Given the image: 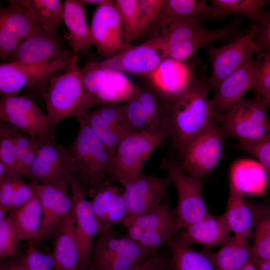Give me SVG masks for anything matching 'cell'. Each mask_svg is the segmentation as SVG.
I'll use <instances>...</instances> for the list:
<instances>
[{"mask_svg":"<svg viewBox=\"0 0 270 270\" xmlns=\"http://www.w3.org/2000/svg\"><path fill=\"white\" fill-rule=\"evenodd\" d=\"M208 15L186 17L164 21L152 26L154 38L164 58L186 62L200 49L212 42H232L243 36L241 19L236 16L226 26L208 30L202 22Z\"/></svg>","mask_w":270,"mask_h":270,"instance_id":"6da1fadb","label":"cell"},{"mask_svg":"<svg viewBox=\"0 0 270 270\" xmlns=\"http://www.w3.org/2000/svg\"><path fill=\"white\" fill-rule=\"evenodd\" d=\"M208 80L195 79L183 91L168 96L162 130L180 153L214 118Z\"/></svg>","mask_w":270,"mask_h":270,"instance_id":"7a4b0ae2","label":"cell"},{"mask_svg":"<svg viewBox=\"0 0 270 270\" xmlns=\"http://www.w3.org/2000/svg\"><path fill=\"white\" fill-rule=\"evenodd\" d=\"M44 100L48 130L52 134L62 120L72 116L78 118L104 104L88 91L77 63L62 74L50 78Z\"/></svg>","mask_w":270,"mask_h":270,"instance_id":"3957f363","label":"cell"},{"mask_svg":"<svg viewBox=\"0 0 270 270\" xmlns=\"http://www.w3.org/2000/svg\"><path fill=\"white\" fill-rule=\"evenodd\" d=\"M80 126L74 140L66 146L73 175L84 192L103 180H114L110 173L113 154L86 123L78 118Z\"/></svg>","mask_w":270,"mask_h":270,"instance_id":"277c9868","label":"cell"},{"mask_svg":"<svg viewBox=\"0 0 270 270\" xmlns=\"http://www.w3.org/2000/svg\"><path fill=\"white\" fill-rule=\"evenodd\" d=\"M268 106L262 95L243 98L230 109L214 118L226 137H233L240 144H252L270 138Z\"/></svg>","mask_w":270,"mask_h":270,"instance_id":"5b68a950","label":"cell"},{"mask_svg":"<svg viewBox=\"0 0 270 270\" xmlns=\"http://www.w3.org/2000/svg\"><path fill=\"white\" fill-rule=\"evenodd\" d=\"M166 138L164 132L156 128L124 136L112 158V178L124 186L138 177L142 172L144 164L153 152Z\"/></svg>","mask_w":270,"mask_h":270,"instance_id":"8992f818","label":"cell"},{"mask_svg":"<svg viewBox=\"0 0 270 270\" xmlns=\"http://www.w3.org/2000/svg\"><path fill=\"white\" fill-rule=\"evenodd\" d=\"M160 168L166 172V176L177 192L174 212L178 231L186 229L210 214L202 196L203 179L188 176L183 170L180 161L172 156L162 158Z\"/></svg>","mask_w":270,"mask_h":270,"instance_id":"52a82bcc","label":"cell"},{"mask_svg":"<svg viewBox=\"0 0 270 270\" xmlns=\"http://www.w3.org/2000/svg\"><path fill=\"white\" fill-rule=\"evenodd\" d=\"M226 138L220 124L213 119L180 153L184 171L198 179L208 175L222 157Z\"/></svg>","mask_w":270,"mask_h":270,"instance_id":"ba28073f","label":"cell"},{"mask_svg":"<svg viewBox=\"0 0 270 270\" xmlns=\"http://www.w3.org/2000/svg\"><path fill=\"white\" fill-rule=\"evenodd\" d=\"M74 175L68 174L38 184L36 194L42 218L38 236L34 242L42 243L54 235L59 225L71 212L72 200L68 188Z\"/></svg>","mask_w":270,"mask_h":270,"instance_id":"9c48e42d","label":"cell"},{"mask_svg":"<svg viewBox=\"0 0 270 270\" xmlns=\"http://www.w3.org/2000/svg\"><path fill=\"white\" fill-rule=\"evenodd\" d=\"M258 24H252L246 34L230 43L220 48L212 44L206 47L211 66L208 79L210 90L216 87L224 78L246 64L254 53L259 51L254 42L258 32Z\"/></svg>","mask_w":270,"mask_h":270,"instance_id":"30bf717a","label":"cell"},{"mask_svg":"<svg viewBox=\"0 0 270 270\" xmlns=\"http://www.w3.org/2000/svg\"><path fill=\"white\" fill-rule=\"evenodd\" d=\"M0 10V56H11L25 40L43 28L20 0H8Z\"/></svg>","mask_w":270,"mask_h":270,"instance_id":"8fae6325","label":"cell"},{"mask_svg":"<svg viewBox=\"0 0 270 270\" xmlns=\"http://www.w3.org/2000/svg\"><path fill=\"white\" fill-rule=\"evenodd\" d=\"M80 70L88 91L104 104L125 103L135 94L136 85L124 73L102 68L97 60H90Z\"/></svg>","mask_w":270,"mask_h":270,"instance_id":"7c38bea8","label":"cell"},{"mask_svg":"<svg viewBox=\"0 0 270 270\" xmlns=\"http://www.w3.org/2000/svg\"><path fill=\"white\" fill-rule=\"evenodd\" d=\"M90 30L92 46L105 59L129 45L126 40L121 18L114 0H106L97 6Z\"/></svg>","mask_w":270,"mask_h":270,"instance_id":"4fadbf2b","label":"cell"},{"mask_svg":"<svg viewBox=\"0 0 270 270\" xmlns=\"http://www.w3.org/2000/svg\"><path fill=\"white\" fill-rule=\"evenodd\" d=\"M69 188L72 200L74 234L80 255V270H90L93 240L100 228L90 200L86 198L78 180L74 176Z\"/></svg>","mask_w":270,"mask_h":270,"instance_id":"5bb4252c","label":"cell"},{"mask_svg":"<svg viewBox=\"0 0 270 270\" xmlns=\"http://www.w3.org/2000/svg\"><path fill=\"white\" fill-rule=\"evenodd\" d=\"M164 58L156 40L152 38L138 46L129 44L114 56L97 62L104 68L146 78Z\"/></svg>","mask_w":270,"mask_h":270,"instance_id":"9a60e30c","label":"cell"},{"mask_svg":"<svg viewBox=\"0 0 270 270\" xmlns=\"http://www.w3.org/2000/svg\"><path fill=\"white\" fill-rule=\"evenodd\" d=\"M264 54L256 57L222 80L214 88L210 103L216 114H223L242 100L245 93L254 88L262 64Z\"/></svg>","mask_w":270,"mask_h":270,"instance_id":"2e32d148","label":"cell"},{"mask_svg":"<svg viewBox=\"0 0 270 270\" xmlns=\"http://www.w3.org/2000/svg\"><path fill=\"white\" fill-rule=\"evenodd\" d=\"M170 184L167 176L158 178L142 172L124 186L128 216L123 224L158 206L167 196Z\"/></svg>","mask_w":270,"mask_h":270,"instance_id":"e0dca14e","label":"cell"},{"mask_svg":"<svg viewBox=\"0 0 270 270\" xmlns=\"http://www.w3.org/2000/svg\"><path fill=\"white\" fill-rule=\"evenodd\" d=\"M0 118L31 136L44 137L52 134L49 132L46 114L26 96L1 98Z\"/></svg>","mask_w":270,"mask_h":270,"instance_id":"ac0fdd59","label":"cell"},{"mask_svg":"<svg viewBox=\"0 0 270 270\" xmlns=\"http://www.w3.org/2000/svg\"><path fill=\"white\" fill-rule=\"evenodd\" d=\"M68 174H73L66 147L56 142L54 134L44 137L28 178L40 184Z\"/></svg>","mask_w":270,"mask_h":270,"instance_id":"d6986e66","label":"cell"},{"mask_svg":"<svg viewBox=\"0 0 270 270\" xmlns=\"http://www.w3.org/2000/svg\"><path fill=\"white\" fill-rule=\"evenodd\" d=\"M68 54L57 31L42 28L21 44L13 62L28 64L47 63Z\"/></svg>","mask_w":270,"mask_h":270,"instance_id":"ffe728a7","label":"cell"},{"mask_svg":"<svg viewBox=\"0 0 270 270\" xmlns=\"http://www.w3.org/2000/svg\"><path fill=\"white\" fill-rule=\"evenodd\" d=\"M147 82L168 96L183 91L194 79L192 68L186 62L164 58L146 77Z\"/></svg>","mask_w":270,"mask_h":270,"instance_id":"44dd1931","label":"cell"},{"mask_svg":"<svg viewBox=\"0 0 270 270\" xmlns=\"http://www.w3.org/2000/svg\"><path fill=\"white\" fill-rule=\"evenodd\" d=\"M231 232L223 214H209L176 237L188 245L199 244L208 250L228 241L232 236Z\"/></svg>","mask_w":270,"mask_h":270,"instance_id":"7402d4cb","label":"cell"},{"mask_svg":"<svg viewBox=\"0 0 270 270\" xmlns=\"http://www.w3.org/2000/svg\"><path fill=\"white\" fill-rule=\"evenodd\" d=\"M259 212L246 200L244 194L230 182L226 210L223 215L231 232L246 239L252 237Z\"/></svg>","mask_w":270,"mask_h":270,"instance_id":"603a6c76","label":"cell"},{"mask_svg":"<svg viewBox=\"0 0 270 270\" xmlns=\"http://www.w3.org/2000/svg\"><path fill=\"white\" fill-rule=\"evenodd\" d=\"M54 236L52 270H80L79 250L72 210L60 224Z\"/></svg>","mask_w":270,"mask_h":270,"instance_id":"cb8c5ba5","label":"cell"},{"mask_svg":"<svg viewBox=\"0 0 270 270\" xmlns=\"http://www.w3.org/2000/svg\"><path fill=\"white\" fill-rule=\"evenodd\" d=\"M84 6L80 0H66L63 3L62 21L69 32L74 60H78L80 52L86 53L92 46Z\"/></svg>","mask_w":270,"mask_h":270,"instance_id":"d4e9b609","label":"cell"},{"mask_svg":"<svg viewBox=\"0 0 270 270\" xmlns=\"http://www.w3.org/2000/svg\"><path fill=\"white\" fill-rule=\"evenodd\" d=\"M166 244L170 254L169 270H216L208 250H194L176 236Z\"/></svg>","mask_w":270,"mask_h":270,"instance_id":"484cf974","label":"cell"},{"mask_svg":"<svg viewBox=\"0 0 270 270\" xmlns=\"http://www.w3.org/2000/svg\"><path fill=\"white\" fill-rule=\"evenodd\" d=\"M211 256L216 270H240L252 262V246L246 238L236 235Z\"/></svg>","mask_w":270,"mask_h":270,"instance_id":"4316f807","label":"cell"},{"mask_svg":"<svg viewBox=\"0 0 270 270\" xmlns=\"http://www.w3.org/2000/svg\"><path fill=\"white\" fill-rule=\"evenodd\" d=\"M270 0H212L211 18L219 19L230 14L246 16L252 23L258 24L262 8Z\"/></svg>","mask_w":270,"mask_h":270,"instance_id":"83f0119b","label":"cell"},{"mask_svg":"<svg viewBox=\"0 0 270 270\" xmlns=\"http://www.w3.org/2000/svg\"><path fill=\"white\" fill-rule=\"evenodd\" d=\"M134 96L142 105L153 126L162 132V126L167 108V96L147 82L136 86Z\"/></svg>","mask_w":270,"mask_h":270,"instance_id":"f1b7e54d","label":"cell"},{"mask_svg":"<svg viewBox=\"0 0 270 270\" xmlns=\"http://www.w3.org/2000/svg\"><path fill=\"white\" fill-rule=\"evenodd\" d=\"M94 244L106 249L126 258L143 262L152 255L136 242L128 236H122L110 230L101 232Z\"/></svg>","mask_w":270,"mask_h":270,"instance_id":"f546056e","label":"cell"},{"mask_svg":"<svg viewBox=\"0 0 270 270\" xmlns=\"http://www.w3.org/2000/svg\"><path fill=\"white\" fill-rule=\"evenodd\" d=\"M10 214L14 218L22 240L34 242L38 236L42 218L41 204L36 194Z\"/></svg>","mask_w":270,"mask_h":270,"instance_id":"4dcf8cb0","label":"cell"},{"mask_svg":"<svg viewBox=\"0 0 270 270\" xmlns=\"http://www.w3.org/2000/svg\"><path fill=\"white\" fill-rule=\"evenodd\" d=\"M132 224L147 230H169L178 232L176 217L170 204L168 196L157 207L138 215L122 224Z\"/></svg>","mask_w":270,"mask_h":270,"instance_id":"1f68e13d","label":"cell"},{"mask_svg":"<svg viewBox=\"0 0 270 270\" xmlns=\"http://www.w3.org/2000/svg\"><path fill=\"white\" fill-rule=\"evenodd\" d=\"M210 5L204 0H164L158 16L150 26L167 20L202 15L210 16Z\"/></svg>","mask_w":270,"mask_h":270,"instance_id":"d6a6232c","label":"cell"},{"mask_svg":"<svg viewBox=\"0 0 270 270\" xmlns=\"http://www.w3.org/2000/svg\"><path fill=\"white\" fill-rule=\"evenodd\" d=\"M43 28L57 31L63 18V3L59 0H20Z\"/></svg>","mask_w":270,"mask_h":270,"instance_id":"836d02e7","label":"cell"},{"mask_svg":"<svg viewBox=\"0 0 270 270\" xmlns=\"http://www.w3.org/2000/svg\"><path fill=\"white\" fill-rule=\"evenodd\" d=\"M14 129V128L10 124L0 120V161L7 168L6 175L14 180H23L24 176L18 158Z\"/></svg>","mask_w":270,"mask_h":270,"instance_id":"e575fe53","label":"cell"},{"mask_svg":"<svg viewBox=\"0 0 270 270\" xmlns=\"http://www.w3.org/2000/svg\"><path fill=\"white\" fill-rule=\"evenodd\" d=\"M121 192L113 180L102 181L88 190L90 201L100 230L113 202Z\"/></svg>","mask_w":270,"mask_h":270,"instance_id":"d590c367","label":"cell"},{"mask_svg":"<svg viewBox=\"0 0 270 270\" xmlns=\"http://www.w3.org/2000/svg\"><path fill=\"white\" fill-rule=\"evenodd\" d=\"M260 166L248 160L235 164L230 170V182L243 194L257 192L256 186L259 184V174H262Z\"/></svg>","mask_w":270,"mask_h":270,"instance_id":"8d00e7d4","label":"cell"},{"mask_svg":"<svg viewBox=\"0 0 270 270\" xmlns=\"http://www.w3.org/2000/svg\"><path fill=\"white\" fill-rule=\"evenodd\" d=\"M122 24L126 42L137 39L144 32L141 24L138 0H114Z\"/></svg>","mask_w":270,"mask_h":270,"instance_id":"74e56055","label":"cell"},{"mask_svg":"<svg viewBox=\"0 0 270 270\" xmlns=\"http://www.w3.org/2000/svg\"><path fill=\"white\" fill-rule=\"evenodd\" d=\"M252 262L270 260V211L260 210L253 230Z\"/></svg>","mask_w":270,"mask_h":270,"instance_id":"f35d334b","label":"cell"},{"mask_svg":"<svg viewBox=\"0 0 270 270\" xmlns=\"http://www.w3.org/2000/svg\"><path fill=\"white\" fill-rule=\"evenodd\" d=\"M78 118L86 123L106 148L114 154L124 136L107 123L96 110H88Z\"/></svg>","mask_w":270,"mask_h":270,"instance_id":"ab89813d","label":"cell"},{"mask_svg":"<svg viewBox=\"0 0 270 270\" xmlns=\"http://www.w3.org/2000/svg\"><path fill=\"white\" fill-rule=\"evenodd\" d=\"M28 84L26 74L14 62L0 65V94L2 98L16 96Z\"/></svg>","mask_w":270,"mask_h":270,"instance_id":"60d3db41","label":"cell"},{"mask_svg":"<svg viewBox=\"0 0 270 270\" xmlns=\"http://www.w3.org/2000/svg\"><path fill=\"white\" fill-rule=\"evenodd\" d=\"M140 262L93 244L90 270H130Z\"/></svg>","mask_w":270,"mask_h":270,"instance_id":"b9f144b4","label":"cell"},{"mask_svg":"<svg viewBox=\"0 0 270 270\" xmlns=\"http://www.w3.org/2000/svg\"><path fill=\"white\" fill-rule=\"evenodd\" d=\"M14 136L18 162L24 178H28L31 164L45 136H26L15 128Z\"/></svg>","mask_w":270,"mask_h":270,"instance_id":"7bdbcfd3","label":"cell"},{"mask_svg":"<svg viewBox=\"0 0 270 270\" xmlns=\"http://www.w3.org/2000/svg\"><path fill=\"white\" fill-rule=\"evenodd\" d=\"M21 240L20 232L10 214L0 220V259L14 255L18 244Z\"/></svg>","mask_w":270,"mask_h":270,"instance_id":"ee69618b","label":"cell"},{"mask_svg":"<svg viewBox=\"0 0 270 270\" xmlns=\"http://www.w3.org/2000/svg\"><path fill=\"white\" fill-rule=\"evenodd\" d=\"M122 107L125 117L132 132H140L155 128L142 105L134 96L122 104Z\"/></svg>","mask_w":270,"mask_h":270,"instance_id":"f6af8a7d","label":"cell"},{"mask_svg":"<svg viewBox=\"0 0 270 270\" xmlns=\"http://www.w3.org/2000/svg\"><path fill=\"white\" fill-rule=\"evenodd\" d=\"M95 110L107 123L123 136L132 132L125 117L122 104L118 102H106L102 104Z\"/></svg>","mask_w":270,"mask_h":270,"instance_id":"bcb514c9","label":"cell"},{"mask_svg":"<svg viewBox=\"0 0 270 270\" xmlns=\"http://www.w3.org/2000/svg\"><path fill=\"white\" fill-rule=\"evenodd\" d=\"M234 146L254 156L267 174L270 182V138L255 144H238Z\"/></svg>","mask_w":270,"mask_h":270,"instance_id":"7dc6e473","label":"cell"},{"mask_svg":"<svg viewBox=\"0 0 270 270\" xmlns=\"http://www.w3.org/2000/svg\"><path fill=\"white\" fill-rule=\"evenodd\" d=\"M128 216V209L123 196V190L118 194L113 202L100 228V232L111 230L118 223L123 224Z\"/></svg>","mask_w":270,"mask_h":270,"instance_id":"c3c4849f","label":"cell"},{"mask_svg":"<svg viewBox=\"0 0 270 270\" xmlns=\"http://www.w3.org/2000/svg\"><path fill=\"white\" fill-rule=\"evenodd\" d=\"M24 260L28 270H52L54 266L52 255L38 251L33 240L30 242Z\"/></svg>","mask_w":270,"mask_h":270,"instance_id":"681fc988","label":"cell"},{"mask_svg":"<svg viewBox=\"0 0 270 270\" xmlns=\"http://www.w3.org/2000/svg\"><path fill=\"white\" fill-rule=\"evenodd\" d=\"M174 234L172 231L169 230H148L138 243L146 251L154 255Z\"/></svg>","mask_w":270,"mask_h":270,"instance_id":"f907efd6","label":"cell"},{"mask_svg":"<svg viewBox=\"0 0 270 270\" xmlns=\"http://www.w3.org/2000/svg\"><path fill=\"white\" fill-rule=\"evenodd\" d=\"M164 0H138L142 26L144 32L158 16Z\"/></svg>","mask_w":270,"mask_h":270,"instance_id":"816d5d0a","label":"cell"},{"mask_svg":"<svg viewBox=\"0 0 270 270\" xmlns=\"http://www.w3.org/2000/svg\"><path fill=\"white\" fill-rule=\"evenodd\" d=\"M258 24L259 30L254 39L256 46L261 52H270V0L268 10H262Z\"/></svg>","mask_w":270,"mask_h":270,"instance_id":"f5cc1de1","label":"cell"},{"mask_svg":"<svg viewBox=\"0 0 270 270\" xmlns=\"http://www.w3.org/2000/svg\"><path fill=\"white\" fill-rule=\"evenodd\" d=\"M6 174L0 177V208L8 212L13 204L15 192L18 182Z\"/></svg>","mask_w":270,"mask_h":270,"instance_id":"db71d44e","label":"cell"},{"mask_svg":"<svg viewBox=\"0 0 270 270\" xmlns=\"http://www.w3.org/2000/svg\"><path fill=\"white\" fill-rule=\"evenodd\" d=\"M38 184L33 182L26 184L23 180H20L16 188L13 204L10 212L23 206L34 196Z\"/></svg>","mask_w":270,"mask_h":270,"instance_id":"11a10c76","label":"cell"},{"mask_svg":"<svg viewBox=\"0 0 270 270\" xmlns=\"http://www.w3.org/2000/svg\"><path fill=\"white\" fill-rule=\"evenodd\" d=\"M253 90L256 95L270 93V52L264 54V62Z\"/></svg>","mask_w":270,"mask_h":270,"instance_id":"9f6ffc18","label":"cell"},{"mask_svg":"<svg viewBox=\"0 0 270 270\" xmlns=\"http://www.w3.org/2000/svg\"><path fill=\"white\" fill-rule=\"evenodd\" d=\"M12 256L0 264V270H28L25 262L24 255Z\"/></svg>","mask_w":270,"mask_h":270,"instance_id":"6f0895ef","label":"cell"},{"mask_svg":"<svg viewBox=\"0 0 270 270\" xmlns=\"http://www.w3.org/2000/svg\"><path fill=\"white\" fill-rule=\"evenodd\" d=\"M124 227L126 228V236L130 240L138 242L148 231L138 225L130 224Z\"/></svg>","mask_w":270,"mask_h":270,"instance_id":"680465c9","label":"cell"},{"mask_svg":"<svg viewBox=\"0 0 270 270\" xmlns=\"http://www.w3.org/2000/svg\"><path fill=\"white\" fill-rule=\"evenodd\" d=\"M258 270H270V260L254 263Z\"/></svg>","mask_w":270,"mask_h":270,"instance_id":"91938a15","label":"cell"},{"mask_svg":"<svg viewBox=\"0 0 270 270\" xmlns=\"http://www.w3.org/2000/svg\"><path fill=\"white\" fill-rule=\"evenodd\" d=\"M81 2L86 6L87 4H96L98 6L104 3L106 0H80Z\"/></svg>","mask_w":270,"mask_h":270,"instance_id":"94428289","label":"cell"},{"mask_svg":"<svg viewBox=\"0 0 270 270\" xmlns=\"http://www.w3.org/2000/svg\"><path fill=\"white\" fill-rule=\"evenodd\" d=\"M240 270H258L256 268L253 262H249L248 264H247L245 266H244Z\"/></svg>","mask_w":270,"mask_h":270,"instance_id":"6125c7cd","label":"cell"},{"mask_svg":"<svg viewBox=\"0 0 270 270\" xmlns=\"http://www.w3.org/2000/svg\"><path fill=\"white\" fill-rule=\"evenodd\" d=\"M262 96L266 100L268 107L270 108V93L264 95Z\"/></svg>","mask_w":270,"mask_h":270,"instance_id":"be15d7a7","label":"cell"}]
</instances>
